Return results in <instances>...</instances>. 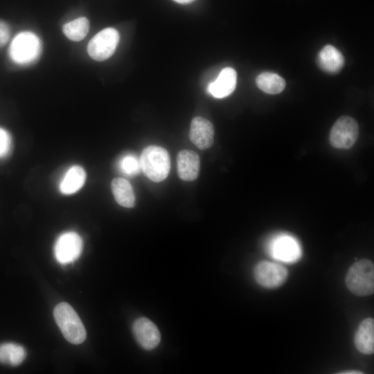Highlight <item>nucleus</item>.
Listing matches in <instances>:
<instances>
[{"instance_id":"1","label":"nucleus","mask_w":374,"mask_h":374,"mask_svg":"<svg viewBox=\"0 0 374 374\" xmlns=\"http://www.w3.org/2000/svg\"><path fill=\"white\" fill-rule=\"evenodd\" d=\"M53 317L64 338L73 344H82L86 339L85 328L75 310L67 303H58Z\"/></svg>"},{"instance_id":"2","label":"nucleus","mask_w":374,"mask_h":374,"mask_svg":"<svg viewBox=\"0 0 374 374\" xmlns=\"http://www.w3.org/2000/svg\"><path fill=\"white\" fill-rule=\"evenodd\" d=\"M42 48V43L37 35L33 32L23 31L14 37L8 53L14 63L28 66L39 58Z\"/></svg>"},{"instance_id":"3","label":"nucleus","mask_w":374,"mask_h":374,"mask_svg":"<svg viewBox=\"0 0 374 374\" xmlns=\"http://www.w3.org/2000/svg\"><path fill=\"white\" fill-rule=\"evenodd\" d=\"M347 288L355 295L366 296L374 292V265L368 259L353 263L345 278Z\"/></svg>"},{"instance_id":"4","label":"nucleus","mask_w":374,"mask_h":374,"mask_svg":"<svg viewBox=\"0 0 374 374\" xmlns=\"http://www.w3.org/2000/svg\"><path fill=\"white\" fill-rule=\"evenodd\" d=\"M141 168L150 180L159 182L168 175L170 169V159L167 150L157 145L146 147L140 159Z\"/></svg>"},{"instance_id":"5","label":"nucleus","mask_w":374,"mask_h":374,"mask_svg":"<svg viewBox=\"0 0 374 374\" xmlns=\"http://www.w3.org/2000/svg\"><path fill=\"white\" fill-rule=\"evenodd\" d=\"M359 134L357 122L349 116H342L331 127L329 136L330 144L337 149H349L357 141Z\"/></svg>"},{"instance_id":"6","label":"nucleus","mask_w":374,"mask_h":374,"mask_svg":"<svg viewBox=\"0 0 374 374\" xmlns=\"http://www.w3.org/2000/svg\"><path fill=\"white\" fill-rule=\"evenodd\" d=\"M119 42V34L114 28H106L89 41L87 46L89 55L96 61H104L114 53Z\"/></svg>"},{"instance_id":"7","label":"nucleus","mask_w":374,"mask_h":374,"mask_svg":"<svg viewBox=\"0 0 374 374\" xmlns=\"http://www.w3.org/2000/svg\"><path fill=\"white\" fill-rule=\"evenodd\" d=\"M256 281L260 286L274 289L281 286L288 276L287 269L276 262L261 261L258 262L253 271Z\"/></svg>"},{"instance_id":"8","label":"nucleus","mask_w":374,"mask_h":374,"mask_svg":"<svg viewBox=\"0 0 374 374\" xmlns=\"http://www.w3.org/2000/svg\"><path fill=\"white\" fill-rule=\"evenodd\" d=\"M82 251V240L75 232L68 231L61 234L54 246V255L57 261L62 265L71 263L79 258Z\"/></svg>"},{"instance_id":"9","label":"nucleus","mask_w":374,"mask_h":374,"mask_svg":"<svg viewBox=\"0 0 374 374\" xmlns=\"http://www.w3.org/2000/svg\"><path fill=\"white\" fill-rule=\"evenodd\" d=\"M271 256L276 260L284 262H294L301 255L298 241L289 235L281 234L275 237L269 244Z\"/></svg>"},{"instance_id":"10","label":"nucleus","mask_w":374,"mask_h":374,"mask_svg":"<svg viewBox=\"0 0 374 374\" xmlns=\"http://www.w3.org/2000/svg\"><path fill=\"white\" fill-rule=\"evenodd\" d=\"M132 331L137 342L145 350H152L160 343L159 330L148 318L140 317L135 320L132 326Z\"/></svg>"},{"instance_id":"11","label":"nucleus","mask_w":374,"mask_h":374,"mask_svg":"<svg viewBox=\"0 0 374 374\" xmlns=\"http://www.w3.org/2000/svg\"><path fill=\"white\" fill-rule=\"evenodd\" d=\"M189 139L200 150L211 148L214 141L213 124L203 117H195L190 123Z\"/></svg>"},{"instance_id":"12","label":"nucleus","mask_w":374,"mask_h":374,"mask_svg":"<svg viewBox=\"0 0 374 374\" xmlns=\"http://www.w3.org/2000/svg\"><path fill=\"white\" fill-rule=\"evenodd\" d=\"M237 84L236 71L231 67L223 69L217 78L208 84L207 91L213 97L222 98L230 95Z\"/></svg>"},{"instance_id":"13","label":"nucleus","mask_w":374,"mask_h":374,"mask_svg":"<svg viewBox=\"0 0 374 374\" xmlns=\"http://www.w3.org/2000/svg\"><path fill=\"white\" fill-rule=\"evenodd\" d=\"M177 161V173L181 179L191 181L197 178L200 160L195 152L189 150H181L178 153Z\"/></svg>"},{"instance_id":"14","label":"nucleus","mask_w":374,"mask_h":374,"mask_svg":"<svg viewBox=\"0 0 374 374\" xmlns=\"http://www.w3.org/2000/svg\"><path fill=\"white\" fill-rule=\"evenodd\" d=\"M357 350L364 355H371L374 352V320L366 318L359 324L354 338Z\"/></svg>"},{"instance_id":"15","label":"nucleus","mask_w":374,"mask_h":374,"mask_svg":"<svg viewBox=\"0 0 374 374\" xmlns=\"http://www.w3.org/2000/svg\"><path fill=\"white\" fill-rule=\"evenodd\" d=\"M344 57L339 50L332 45L325 46L318 53L319 66L328 73H337L344 66Z\"/></svg>"},{"instance_id":"16","label":"nucleus","mask_w":374,"mask_h":374,"mask_svg":"<svg viewBox=\"0 0 374 374\" xmlns=\"http://www.w3.org/2000/svg\"><path fill=\"white\" fill-rule=\"evenodd\" d=\"M86 174L79 166L71 167L62 178L59 188L64 195H71L78 191L84 185Z\"/></svg>"},{"instance_id":"17","label":"nucleus","mask_w":374,"mask_h":374,"mask_svg":"<svg viewBox=\"0 0 374 374\" xmlns=\"http://www.w3.org/2000/svg\"><path fill=\"white\" fill-rule=\"evenodd\" d=\"M111 189L116 202L126 208H132L135 204V195L131 184L121 177L114 178L111 183Z\"/></svg>"},{"instance_id":"18","label":"nucleus","mask_w":374,"mask_h":374,"mask_svg":"<svg viewBox=\"0 0 374 374\" xmlns=\"http://www.w3.org/2000/svg\"><path fill=\"white\" fill-rule=\"evenodd\" d=\"M25 348L16 343L4 342L0 344V363L12 366L21 364L25 359Z\"/></svg>"},{"instance_id":"19","label":"nucleus","mask_w":374,"mask_h":374,"mask_svg":"<svg viewBox=\"0 0 374 374\" xmlns=\"http://www.w3.org/2000/svg\"><path fill=\"white\" fill-rule=\"evenodd\" d=\"M256 83L260 89L269 94H277L282 92L286 85L282 77L270 72L260 73L256 79Z\"/></svg>"},{"instance_id":"20","label":"nucleus","mask_w":374,"mask_h":374,"mask_svg":"<svg viewBox=\"0 0 374 374\" xmlns=\"http://www.w3.org/2000/svg\"><path fill=\"white\" fill-rule=\"evenodd\" d=\"M90 27L86 17H79L63 26V33L71 40L79 42L87 35Z\"/></svg>"},{"instance_id":"21","label":"nucleus","mask_w":374,"mask_h":374,"mask_svg":"<svg viewBox=\"0 0 374 374\" xmlns=\"http://www.w3.org/2000/svg\"><path fill=\"white\" fill-rule=\"evenodd\" d=\"M119 168L125 175H135L140 170V161L132 154H127L122 157L119 161Z\"/></svg>"},{"instance_id":"22","label":"nucleus","mask_w":374,"mask_h":374,"mask_svg":"<svg viewBox=\"0 0 374 374\" xmlns=\"http://www.w3.org/2000/svg\"><path fill=\"white\" fill-rule=\"evenodd\" d=\"M12 146V139L10 134L0 127V158L6 156Z\"/></svg>"},{"instance_id":"23","label":"nucleus","mask_w":374,"mask_h":374,"mask_svg":"<svg viewBox=\"0 0 374 374\" xmlns=\"http://www.w3.org/2000/svg\"><path fill=\"white\" fill-rule=\"evenodd\" d=\"M10 29L7 23L0 20V47L4 46L8 41Z\"/></svg>"},{"instance_id":"24","label":"nucleus","mask_w":374,"mask_h":374,"mask_svg":"<svg viewBox=\"0 0 374 374\" xmlns=\"http://www.w3.org/2000/svg\"><path fill=\"white\" fill-rule=\"evenodd\" d=\"M339 373L340 374H359L360 373L362 374L363 373L359 371H345L343 372H340Z\"/></svg>"},{"instance_id":"25","label":"nucleus","mask_w":374,"mask_h":374,"mask_svg":"<svg viewBox=\"0 0 374 374\" xmlns=\"http://www.w3.org/2000/svg\"><path fill=\"white\" fill-rule=\"evenodd\" d=\"M174 1L181 3V4H187L193 2L194 0H173Z\"/></svg>"}]
</instances>
